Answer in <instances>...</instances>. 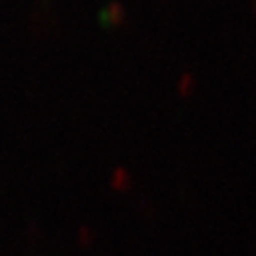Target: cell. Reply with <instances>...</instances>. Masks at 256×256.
Listing matches in <instances>:
<instances>
[{
    "instance_id": "1",
    "label": "cell",
    "mask_w": 256,
    "mask_h": 256,
    "mask_svg": "<svg viewBox=\"0 0 256 256\" xmlns=\"http://www.w3.org/2000/svg\"><path fill=\"white\" fill-rule=\"evenodd\" d=\"M100 20L107 27H118V25L124 24V20H126V9H124V6L121 2H110L104 9Z\"/></svg>"
},
{
    "instance_id": "3",
    "label": "cell",
    "mask_w": 256,
    "mask_h": 256,
    "mask_svg": "<svg viewBox=\"0 0 256 256\" xmlns=\"http://www.w3.org/2000/svg\"><path fill=\"white\" fill-rule=\"evenodd\" d=\"M128 184H130V176H128V172L124 171L123 168L116 169L114 171V176H112V185L116 188H126Z\"/></svg>"
},
{
    "instance_id": "4",
    "label": "cell",
    "mask_w": 256,
    "mask_h": 256,
    "mask_svg": "<svg viewBox=\"0 0 256 256\" xmlns=\"http://www.w3.org/2000/svg\"><path fill=\"white\" fill-rule=\"evenodd\" d=\"M252 8H254V9H256V0H252Z\"/></svg>"
},
{
    "instance_id": "2",
    "label": "cell",
    "mask_w": 256,
    "mask_h": 256,
    "mask_svg": "<svg viewBox=\"0 0 256 256\" xmlns=\"http://www.w3.org/2000/svg\"><path fill=\"white\" fill-rule=\"evenodd\" d=\"M176 88H178L180 96L188 98V96L194 92V89H196V80H194V75H192V73H188V72L182 73V76L178 78V84H176Z\"/></svg>"
}]
</instances>
